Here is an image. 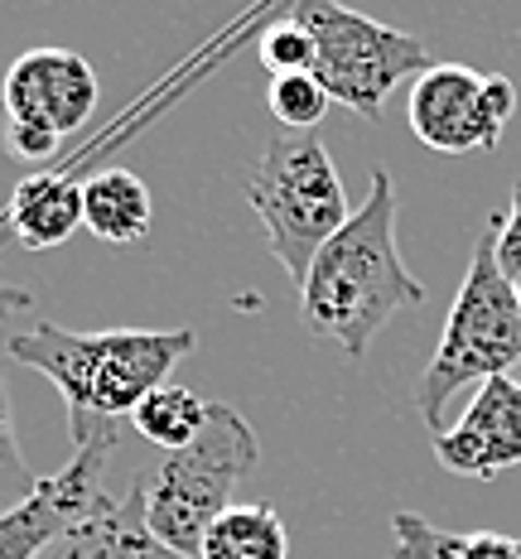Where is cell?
Segmentation results:
<instances>
[{"label": "cell", "mask_w": 521, "mask_h": 559, "mask_svg": "<svg viewBox=\"0 0 521 559\" xmlns=\"http://www.w3.org/2000/svg\"><path fill=\"white\" fill-rule=\"evenodd\" d=\"M116 444H121V435L92 439V444L73 453V463L63 473L39 477V487H34L25 502L0 516V559H39V550L58 531L83 521L107 497L102 492V473H107Z\"/></svg>", "instance_id": "8"}, {"label": "cell", "mask_w": 521, "mask_h": 559, "mask_svg": "<svg viewBox=\"0 0 521 559\" xmlns=\"http://www.w3.org/2000/svg\"><path fill=\"white\" fill-rule=\"evenodd\" d=\"M39 559H179L155 540L145 521V492L141 483H131V492L121 502L102 497L83 521H73L68 531H58Z\"/></svg>", "instance_id": "11"}, {"label": "cell", "mask_w": 521, "mask_h": 559, "mask_svg": "<svg viewBox=\"0 0 521 559\" xmlns=\"http://www.w3.org/2000/svg\"><path fill=\"white\" fill-rule=\"evenodd\" d=\"M199 347L193 329H107L73 333L58 323H34L15 333L5 353L20 367H34L58 386L68 405V435L83 449L92 439L121 435L116 419H131L135 405Z\"/></svg>", "instance_id": "2"}, {"label": "cell", "mask_w": 521, "mask_h": 559, "mask_svg": "<svg viewBox=\"0 0 521 559\" xmlns=\"http://www.w3.org/2000/svg\"><path fill=\"white\" fill-rule=\"evenodd\" d=\"M131 425L141 429V439H150V444L159 449H183L199 439V429L208 425V401L203 395H193L189 386H155L145 395L141 405H135Z\"/></svg>", "instance_id": "15"}, {"label": "cell", "mask_w": 521, "mask_h": 559, "mask_svg": "<svg viewBox=\"0 0 521 559\" xmlns=\"http://www.w3.org/2000/svg\"><path fill=\"white\" fill-rule=\"evenodd\" d=\"M261 463L257 429L232 405H208V425L183 449H169L145 477V521L155 540L179 559H199L203 535L232 507V492Z\"/></svg>", "instance_id": "4"}, {"label": "cell", "mask_w": 521, "mask_h": 559, "mask_svg": "<svg viewBox=\"0 0 521 559\" xmlns=\"http://www.w3.org/2000/svg\"><path fill=\"white\" fill-rule=\"evenodd\" d=\"M459 540L463 531H445L415 511L391 516V559H459Z\"/></svg>", "instance_id": "19"}, {"label": "cell", "mask_w": 521, "mask_h": 559, "mask_svg": "<svg viewBox=\"0 0 521 559\" xmlns=\"http://www.w3.org/2000/svg\"><path fill=\"white\" fill-rule=\"evenodd\" d=\"M289 15L315 34V78L339 107L357 111L363 121H377L391 92L415 83L435 63L415 34H401L339 0H299Z\"/></svg>", "instance_id": "6"}, {"label": "cell", "mask_w": 521, "mask_h": 559, "mask_svg": "<svg viewBox=\"0 0 521 559\" xmlns=\"http://www.w3.org/2000/svg\"><path fill=\"white\" fill-rule=\"evenodd\" d=\"M58 145H63V135H58L54 126L34 121V116H5V150H10V159H20V165H44V159L58 155Z\"/></svg>", "instance_id": "20"}, {"label": "cell", "mask_w": 521, "mask_h": 559, "mask_svg": "<svg viewBox=\"0 0 521 559\" xmlns=\"http://www.w3.org/2000/svg\"><path fill=\"white\" fill-rule=\"evenodd\" d=\"M488 227H493V251H497L502 275L521 280V179L512 183V207H507V217L502 213L488 217Z\"/></svg>", "instance_id": "21"}, {"label": "cell", "mask_w": 521, "mask_h": 559, "mask_svg": "<svg viewBox=\"0 0 521 559\" xmlns=\"http://www.w3.org/2000/svg\"><path fill=\"white\" fill-rule=\"evenodd\" d=\"M5 223H10V237L25 251L63 247V241L83 227V183L58 169L25 174V179L15 183V193H10Z\"/></svg>", "instance_id": "12"}, {"label": "cell", "mask_w": 521, "mask_h": 559, "mask_svg": "<svg viewBox=\"0 0 521 559\" xmlns=\"http://www.w3.org/2000/svg\"><path fill=\"white\" fill-rule=\"evenodd\" d=\"M435 459L454 477H478V483L521 468V381H483L459 425L435 435Z\"/></svg>", "instance_id": "9"}, {"label": "cell", "mask_w": 521, "mask_h": 559, "mask_svg": "<svg viewBox=\"0 0 521 559\" xmlns=\"http://www.w3.org/2000/svg\"><path fill=\"white\" fill-rule=\"evenodd\" d=\"M459 559H521V540L502 531H463Z\"/></svg>", "instance_id": "22"}, {"label": "cell", "mask_w": 521, "mask_h": 559, "mask_svg": "<svg viewBox=\"0 0 521 559\" xmlns=\"http://www.w3.org/2000/svg\"><path fill=\"white\" fill-rule=\"evenodd\" d=\"M5 237H10V223H5V213H0V247H5ZM29 289H20V285H10L5 275H0V319H10V313H29Z\"/></svg>", "instance_id": "23"}, {"label": "cell", "mask_w": 521, "mask_h": 559, "mask_svg": "<svg viewBox=\"0 0 521 559\" xmlns=\"http://www.w3.org/2000/svg\"><path fill=\"white\" fill-rule=\"evenodd\" d=\"M265 107H271V116L285 126V131L305 135V131H315L323 116H329L333 97H329V87H323L315 73H285V78H271Z\"/></svg>", "instance_id": "16"}, {"label": "cell", "mask_w": 521, "mask_h": 559, "mask_svg": "<svg viewBox=\"0 0 521 559\" xmlns=\"http://www.w3.org/2000/svg\"><path fill=\"white\" fill-rule=\"evenodd\" d=\"M34 487H39V477L29 473L25 453H20L15 411H10V381H5V362H0V516L15 511Z\"/></svg>", "instance_id": "18"}, {"label": "cell", "mask_w": 521, "mask_h": 559, "mask_svg": "<svg viewBox=\"0 0 521 559\" xmlns=\"http://www.w3.org/2000/svg\"><path fill=\"white\" fill-rule=\"evenodd\" d=\"M517 295H521V280H517Z\"/></svg>", "instance_id": "24"}, {"label": "cell", "mask_w": 521, "mask_h": 559, "mask_svg": "<svg viewBox=\"0 0 521 559\" xmlns=\"http://www.w3.org/2000/svg\"><path fill=\"white\" fill-rule=\"evenodd\" d=\"M247 203L295 285L309 275L323 241L353 217L329 150L309 131H285L261 150V159L247 169Z\"/></svg>", "instance_id": "5"}, {"label": "cell", "mask_w": 521, "mask_h": 559, "mask_svg": "<svg viewBox=\"0 0 521 559\" xmlns=\"http://www.w3.org/2000/svg\"><path fill=\"white\" fill-rule=\"evenodd\" d=\"M0 97H5V116H34V121L54 126L58 135H73L97 111L102 83L83 53L29 49L10 63Z\"/></svg>", "instance_id": "10"}, {"label": "cell", "mask_w": 521, "mask_h": 559, "mask_svg": "<svg viewBox=\"0 0 521 559\" xmlns=\"http://www.w3.org/2000/svg\"><path fill=\"white\" fill-rule=\"evenodd\" d=\"M257 58H261V68L271 78H285V73H315L319 49H315V34L299 25L295 15H281V20H271V25L261 29Z\"/></svg>", "instance_id": "17"}, {"label": "cell", "mask_w": 521, "mask_h": 559, "mask_svg": "<svg viewBox=\"0 0 521 559\" xmlns=\"http://www.w3.org/2000/svg\"><path fill=\"white\" fill-rule=\"evenodd\" d=\"M150 223H155V198L141 174L97 169L92 179H83V227L97 241L131 247V241L150 237Z\"/></svg>", "instance_id": "13"}, {"label": "cell", "mask_w": 521, "mask_h": 559, "mask_svg": "<svg viewBox=\"0 0 521 559\" xmlns=\"http://www.w3.org/2000/svg\"><path fill=\"white\" fill-rule=\"evenodd\" d=\"M521 367V295L517 280L502 275L493 251V227L478 237L469 261V275H463L454 309L445 319V333H439V347L425 367L421 386H415V411L421 419L445 435V411L449 401L473 386V381H493V377H512Z\"/></svg>", "instance_id": "3"}, {"label": "cell", "mask_w": 521, "mask_h": 559, "mask_svg": "<svg viewBox=\"0 0 521 559\" xmlns=\"http://www.w3.org/2000/svg\"><path fill=\"white\" fill-rule=\"evenodd\" d=\"M199 559H289V531L271 502H232L208 526Z\"/></svg>", "instance_id": "14"}, {"label": "cell", "mask_w": 521, "mask_h": 559, "mask_svg": "<svg viewBox=\"0 0 521 559\" xmlns=\"http://www.w3.org/2000/svg\"><path fill=\"white\" fill-rule=\"evenodd\" d=\"M415 305H425V285L396 247V183L387 169H372L367 203L323 241L309 275L299 280V319L315 337H329L363 362L377 333Z\"/></svg>", "instance_id": "1"}, {"label": "cell", "mask_w": 521, "mask_h": 559, "mask_svg": "<svg viewBox=\"0 0 521 559\" xmlns=\"http://www.w3.org/2000/svg\"><path fill=\"white\" fill-rule=\"evenodd\" d=\"M517 111V87L507 73H478L463 63H430L411 83L405 121L415 140L435 155H473L497 150Z\"/></svg>", "instance_id": "7"}]
</instances>
